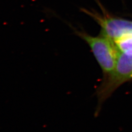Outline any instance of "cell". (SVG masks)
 <instances>
[{
  "label": "cell",
  "instance_id": "cell-4",
  "mask_svg": "<svg viewBox=\"0 0 132 132\" xmlns=\"http://www.w3.org/2000/svg\"><path fill=\"white\" fill-rule=\"evenodd\" d=\"M114 44L118 51L121 53L132 52V32L115 40Z\"/></svg>",
  "mask_w": 132,
  "mask_h": 132
},
{
  "label": "cell",
  "instance_id": "cell-3",
  "mask_svg": "<svg viewBox=\"0 0 132 132\" xmlns=\"http://www.w3.org/2000/svg\"><path fill=\"white\" fill-rule=\"evenodd\" d=\"M85 13L92 17L101 28V35L112 41L132 32V21L119 18L102 15L96 12L82 9Z\"/></svg>",
  "mask_w": 132,
  "mask_h": 132
},
{
  "label": "cell",
  "instance_id": "cell-2",
  "mask_svg": "<svg viewBox=\"0 0 132 132\" xmlns=\"http://www.w3.org/2000/svg\"><path fill=\"white\" fill-rule=\"evenodd\" d=\"M74 31L89 45L102 69L104 77L112 73L116 67L119 53L113 41L102 35L93 36L75 29Z\"/></svg>",
  "mask_w": 132,
  "mask_h": 132
},
{
  "label": "cell",
  "instance_id": "cell-1",
  "mask_svg": "<svg viewBox=\"0 0 132 132\" xmlns=\"http://www.w3.org/2000/svg\"><path fill=\"white\" fill-rule=\"evenodd\" d=\"M132 79V52H119L116 67L109 75L104 77L96 91L97 106L95 114L97 116L104 102L119 86Z\"/></svg>",
  "mask_w": 132,
  "mask_h": 132
}]
</instances>
